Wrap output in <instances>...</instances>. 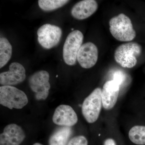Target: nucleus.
Returning <instances> with one entry per match:
<instances>
[{"instance_id": "nucleus-1", "label": "nucleus", "mask_w": 145, "mask_h": 145, "mask_svg": "<svg viewBox=\"0 0 145 145\" xmlns=\"http://www.w3.org/2000/svg\"><path fill=\"white\" fill-rule=\"evenodd\" d=\"M109 24L110 33L118 40L128 42L135 39L136 32L133 29L131 21L123 13L112 18Z\"/></svg>"}, {"instance_id": "nucleus-2", "label": "nucleus", "mask_w": 145, "mask_h": 145, "mask_svg": "<svg viewBox=\"0 0 145 145\" xmlns=\"http://www.w3.org/2000/svg\"><path fill=\"white\" fill-rule=\"evenodd\" d=\"M27 96L23 91L13 86L0 87V104L8 108L22 109L27 105Z\"/></svg>"}, {"instance_id": "nucleus-3", "label": "nucleus", "mask_w": 145, "mask_h": 145, "mask_svg": "<svg viewBox=\"0 0 145 145\" xmlns=\"http://www.w3.org/2000/svg\"><path fill=\"white\" fill-rule=\"evenodd\" d=\"M141 52L142 48L138 44L126 43L117 48L114 52V59L122 67L131 68L136 65L137 57Z\"/></svg>"}, {"instance_id": "nucleus-4", "label": "nucleus", "mask_w": 145, "mask_h": 145, "mask_svg": "<svg viewBox=\"0 0 145 145\" xmlns=\"http://www.w3.org/2000/svg\"><path fill=\"white\" fill-rule=\"evenodd\" d=\"M102 105V89L98 88L86 98L82 105V113L87 121L92 123L97 121Z\"/></svg>"}, {"instance_id": "nucleus-5", "label": "nucleus", "mask_w": 145, "mask_h": 145, "mask_svg": "<svg viewBox=\"0 0 145 145\" xmlns=\"http://www.w3.org/2000/svg\"><path fill=\"white\" fill-rule=\"evenodd\" d=\"M84 35L79 30H74L68 35L63 48V58L69 65L76 63L79 50L82 46Z\"/></svg>"}, {"instance_id": "nucleus-6", "label": "nucleus", "mask_w": 145, "mask_h": 145, "mask_svg": "<svg viewBox=\"0 0 145 145\" xmlns=\"http://www.w3.org/2000/svg\"><path fill=\"white\" fill-rule=\"evenodd\" d=\"M49 78V73L44 70L34 72L29 78V85L35 93V98L38 101L46 100L49 95L50 88Z\"/></svg>"}, {"instance_id": "nucleus-7", "label": "nucleus", "mask_w": 145, "mask_h": 145, "mask_svg": "<svg viewBox=\"0 0 145 145\" xmlns=\"http://www.w3.org/2000/svg\"><path fill=\"white\" fill-rule=\"evenodd\" d=\"M38 40L39 44L46 49H50L59 42L62 30L59 27L45 24L41 26L37 31Z\"/></svg>"}, {"instance_id": "nucleus-8", "label": "nucleus", "mask_w": 145, "mask_h": 145, "mask_svg": "<svg viewBox=\"0 0 145 145\" xmlns=\"http://www.w3.org/2000/svg\"><path fill=\"white\" fill-rule=\"evenodd\" d=\"M26 78L25 70L20 63L10 64L9 70L0 74V84L2 86L16 85L23 82Z\"/></svg>"}, {"instance_id": "nucleus-9", "label": "nucleus", "mask_w": 145, "mask_h": 145, "mask_svg": "<svg viewBox=\"0 0 145 145\" xmlns=\"http://www.w3.org/2000/svg\"><path fill=\"white\" fill-rule=\"evenodd\" d=\"M52 121L54 124L58 125L70 127L77 123L78 117L71 106L62 105L57 107L55 109Z\"/></svg>"}, {"instance_id": "nucleus-10", "label": "nucleus", "mask_w": 145, "mask_h": 145, "mask_svg": "<svg viewBox=\"0 0 145 145\" xmlns=\"http://www.w3.org/2000/svg\"><path fill=\"white\" fill-rule=\"evenodd\" d=\"M98 49L93 43L88 42L82 45L77 56V60L82 67H93L98 61Z\"/></svg>"}, {"instance_id": "nucleus-11", "label": "nucleus", "mask_w": 145, "mask_h": 145, "mask_svg": "<svg viewBox=\"0 0 145 145\" xmlns=\"http://www.w3.org/2000/svg\"><path fill=\"white\" fill-rule=\"evenodd\" d=\"M25 138L22 128L16 124H10L5 127L0 135V145H20Z\"/></svg>"}, {"instance_id": "nucleus-12", "label": "nucleus", "mask_w": 145, "mask_h": 145, "mask_svg": "<svg viewBox=\"0 0 145 145\" xmlns=\"http://www.w3.org/2000/svg\"><path fill=\"white\" fill-rule=\"evenodd\" d=\"M120 90L119 85L114 80L105 83L102 90V103L104 108L110 110L117 103Z\"/></svg>"}, {"instance_id": "nucleus-13", "label": "nucleus", "mask_w": 145, "mask_h": 145, "mask_svg": "<svg viewBox=\"0 0 145 145\" xmlns=\"http://www.w3.org/2000/svg\"><path fill=\"white\" fill-rule=\"evenodd\" d=\"M98 5L94 0H84L75 4L71 9V15L78 20L87 19L97 10Z\"/></svg>"}, {"instance_id": "nucleus-14", "label": "nucleus", "mask_w": 145, "mask_h": 145, "mask_svg": "<svg viewBox=\"0 0 145 145\" xmlns=\"http://www.w3.org/2000/svg\"><path fill=\"white\" fill-rule=\"evenodd\" d=\"M72 133L70 127H63L58 129L50 136L49 145H67Z\"/></svg>"}, {"instance_id": "nucleus-15", "label": "nucleus", "mask_w": 145, "mask_h": 145, "mask_svg": "<svg viewBox=\"0 0 145 145\" xmlns=\"http://www.w3.org/2000/svg\"><path fill=\"white\" fill-rule=\"evenodd\" d=\"M12 53V47L6 38L0 39V68L3 67L9 61Z\"/></svg>"}, {"instance_id": "nucleus-16", "label": "nucleus", "mask_w": 145, "mask_h": 145, "mask_svg": "<svg viewBox=\"0 0 145 145\" xmlns=\"http://www.w3.org/2000/svg\"><path fill=\"white\" fill-rule=\"evenodd\" d=\"M129 137L135 144L145 145V126L136 125L133 127L129 133Z\"/></svg>"}, {"instance_id": "nucleus-17", "label": "nucleus", "mask_w": 145, "mask_h": 145, "mask_svg": "<svg viewBox=\"0 0 145 145\" xmlns=\"http://www.w3.org/2000/svg\"><path fill=\"white\" fill-rule=\"evenodd\" d=\"M69 1L67 0H39L38 4L42 10L51 11L62 7Z\"/></svg>"}, {"instance_id": "nucleus-18", "label": "nucleus", "mask_w": 145, "mask_h": 145, "mask_svg": "<svg viewBox=\"0 0 145 145\" xmlns=\"http://www.w3.org/2000/svg\"><path fill=\"white\" fill-rule=\"evenodd\" d=\"M113 80L115 81L120 88L127 84L128 77L125 72L120 70H117L113 73Z\"/></svg>"}, {"instance_id": "nucleus-19", "label": "nucleus", "mask_w": 145, "mask_h": 145, "mask_svg": "<svg viewBox=\"0 0 145 145\" xmlns=\"http://www.w3.org/2000/svg\"><path fill=\"white\" fill-rule=\"evenodd\" d=\"M86 138L83 135H79L73 137L68 143L67 145H88Z\"/></svg>"}, {"instance_id": "nucleus-20", "label": "nucleus", "mask_w": 145, "mask_h": 145, "mask_svg": "<svg viewBox=\"0 0 145 145\" xmlns=\"http://www.w3.org/2000/svg\"><path fill=\"white\" fill-rule=\"evenodd\" d=\"M104 145H116V144L114 140L111 138H108L105 141Z\"/></svg>"}, {"instance_id": "nucleus-21", "label": "nucleus", "mask_w": 145, "mask_h": 145, "mask_svg": "<svg viewBox=\"0 0 145 145\" xmlns=\"http://www.w3.org/2000/svg\"><path fill=\"white\" fill-rule=\"evenodd\" d=\"M33 145H43L42 144H40V143H35V144H34Z\"/></svg>"}]
</instances>
